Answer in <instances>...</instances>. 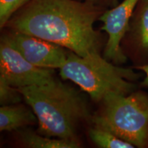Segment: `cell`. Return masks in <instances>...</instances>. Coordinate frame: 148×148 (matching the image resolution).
<instances>
[{
	"mask_svg": "<svg viewBox=\"0 0 148 148\" xmlns=\"http://www.w3.org/2000/svg\"><path fill=\"white\" fill-rule=\"evenodd\" d=\"M105 10L81 0H30L3 28L38 37L85 57L101 53L106 45L102 34L93 27Z\"/></svg>",
	"mask_w": 148,
	"mask_h": 148,
	"instance_id": "1",
	"label": "cell"
},
{
	"mask_svg": "<svg viewBox=\"0 0 148 148\" xmlns=\"http://www.w3.org/2000/svg\"><path fill=\"white\" fill-rule=\"evenodd\" d=\"M16 88L36 114V132L44 136L77 140L79 124L91 117L84 97L57 78L45 84Z\"/></svg>",
	"mask_w": 148,
	"mask_h": 148,
	"instance_id": "2",
	"label": "cell"
},
{
	"mask_svg": "<svg viewBox=\"0 0 148 148\" xmlns=\"http://www.w3.org/2000/svg\"><path fill=\"white\" fill-rule=\"evenodd\" d=\"M60 75L76 84L95 102H100L110 92L127 95L137 89L134 81L142 76L132 68H123L92 53L79 56L69 51L66 62L60 69Z\"/></svg>",
	"mask_w": 148,
	"mask_h": 148,
	"instance_id": "3",
	"label": "cell"
},
{
	"mask_svg": "<svg viewBox=\"0 0 148 148\" xmlns=\"http://www.w3.org/2000/svg\"><path fill=\"white\" fill-rule=\"evenodd\" d=\"M100 102L101 108L89 120L92 127L109 131L134 147L148 148L147 92H110Z\"/></svg>",
	"mask_w": 148,
	"mask_h": 148,
	"instance_id": "4",
	"label": "cell"
},
{
	"mask_svg": "<svg viewBox=\"0 0 148 148\" xmlns=\"http://www.w3.org/2000/svg\"><path fill=\"white\" fill-rule=\"evenodd\" d=\"M53 69L29 62L3 34L0 38V79L15 88L42 85L56 78Z\"/></svg>",
	"mask_w": 148,
	"mask_h": 148,
	"instance_id": "5",
	"label": "cell"
},
{
	"mask_svg": "<svg viewBox=\"0 0 148 148\" xmlns=\"http://www.w3.org/2000/svg\"><path fill=\"white\" fill-rule=\"evenodd\" d=\"M3 34L29 62L42 68L59 69L66 62L67 49L38 37L3 28Z\"/></svg>",
	"mask_w": 148,
	"mask_h": 148,
	"instance_id": "6",
	"label": "cell"
},
{
	"mask_svg": "<svg viewBox=\"0 0 148 148\" xmlns=\"http://www.w3.org/2000/svg\"><path fill=\"white\" fill-rule=\"evenodd\" d=\"M139 1L123 0L116 6L105 10L99 18L103 23L101 30L108 35L103 58L116 64H123L127 60L121 49V41Z\"/></svg>",
	"mask_w": 148,
	"mask_h": 148,
	"instance_id": "7",
	"label": "cell"
},
{
	"mask_svg": "<svg viewBox=\"0 0 148 148\" xmlns=\"http://www.w3.org/2000/svg\"><path fill=\"white\" fill-rule=\"evenodd\" d=\"M121 47L134 66L148 64V0H140L136 5Z\"/></svg>",
	"mask_w": 148,
	"mask_h": 148,
	"instance_id": "8",
	"label": "cell"
},
{
	"mask_svg": "<svg viewBox=\"0 0 148 148\" xmlns=\"http://www.w3.org/2000/svg\"><path fill=\"white\" fill-rule=\"evenodd\" d=\"M38 122L30 107L21 103L1 106L0 108V131L12 132Z\"/></svg>",
	"mask_w": 148,
	"mask_h": 148,
	"instance_id": "9",
	"label": "cell"
},
{
	"mask_svg": "<svg viewBox=\"0 0 148 148\" xmlns=\"http://www.w3.org/2000/svg\"><path fill=\"white\" fill-rule=\"evenodd\" d=\"M17 139L23 147L29 148H77L78 140L48 137L29 128L16 130Z\"/></svg>",
	"mask_w": 148,
	"mask_h": 148,
	"instance_id": "10",
	"label": "cell"
},
{
	"mask_svg": "<svg viewBox=\"0 0 148 148\" xmlns=\"http://www.w3.org/2000/svg\"><path fill=\"white\" fill-rule=\"evenodd\" d=\"M90 140L101 148H134V145L106 130L92 127L88 130Z\"/></svg>",
	"mask_w": 148,
	"mask_h": 148,
	"instance_id": "11",
	"label": "cell"
},
{
	"mask_svg": "<svg viewBox=\"0 0 148 148\" xmlns=\"http://www.w3.org/2000/svg\"><path fill=\"white\" fill-rule=\"evenodd\" d=\"M30 0H0V27L3 28L13 14Z\"/></svg>",
	"mask_w": 148,
	"mask_h": 148,
	"instance_id": "12",
	"label": "cell"
},
{
	"mask_svg": "<svg viewBox=\"0 0 148 148\" xmlns=\"http://www.w3.org/2000/svg\"><path fill=\"white\" fill-rule=\"evenodd\" d=\"M22 98L23 96L17 88L0 79V103L1 106L19 103Z\"/></svg>",
	"mask_w": 148,
	"mask_h": 148,
	"instance_id": "13",
	"label": "cell"
},
{
	"mask_svg": "<svg viewBox=\"0 0 148 148\" xmlns=\"http://www.w3.org/2000/svg\"><path fill=\"white\" fill-rule=\"evenodd\" d=\"M81 1H86V2L92 3V4L98 5V6L106 8V7H113L118 4L119 0H81Z\"/></svg>",
	"mask_w": 148,
	"mask_h": 148,
	"instance_id": "14",
	"label": "cell"
},
{
	"mask_svg": "<svg viewBox=\"0 0 148 148\" xmlns=\"http://www.w3.org/2000/svg\"><path fill=\"white\" fill-rule=\"evenodd\" d=\"M132 68L133 69L142 71L144 73H145V78H144L143 80L140 82V85L142 87H148V64L139 66H133Z\"/></svg>",
	"mask_w": 148,
	"mask_h": 148,
	"instance_id": "15",
	"label": "cell"
}]
</instances>
